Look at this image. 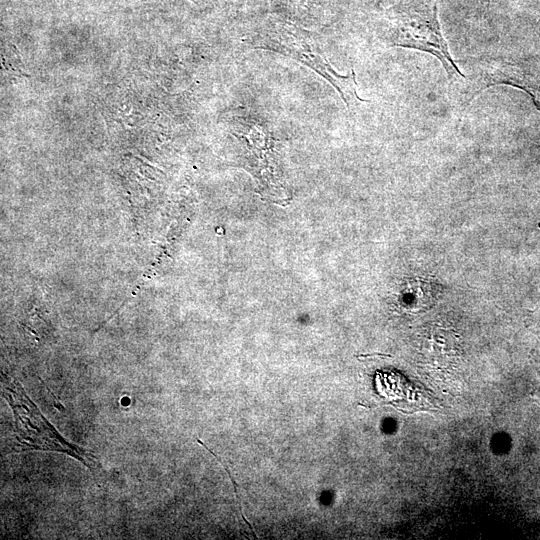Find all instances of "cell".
Listing matches in <instances>:
<instances>
[{"instance_id":"obj_1","label":"cell","mask_w":540,"mask_h":540,"mask_svg":"<svg viewBox=\"0 0 540 540\" xmlns=\"http://www.w3.org/2000/svg\"><path fill=\"white\" fill-rule=\"evenodd\" d=\"M250 45L256 49L286 55L313 69L336 89L348 109H353L366 101L357 94L354 71L351 70V73L346 76L337 73L318 43L302 30L277 26L255 36L250 41Z\"/></svg>"},{"instance_id":"obj_2","label":"cell","mask_w":540,"mask_h":540,"mask_svg":"<svg viewBox=\"0 0 540 540\" xmlns=\"http://www.w3.org/2000/svg\"><path fill=\"white\" fill-rule=\"evenodd\" d=\"M388 44L433 55L441 62L450 82L466 78L451 57L440 31L434 4L413 6L400 14L389 30Z\"/></svg>"},{"instance_id":"obj_3","label":"cell","mask_w":540,"mask_h":540,"mask_svg":"<svg viewBox=\"0 0 540 540\" xmlns=\"http://www.w3.org/2000/svg\"><path fill=\"white\" fill-rule=\"evenodd\" d=\"M494 85H509L525 91L540 111V82L531 75L522 73L519 67L507 63L496 64V62L488 66L482 73L475 95Z\"/></svg>"},{"instance_id":"obj_4","label":"cell","mask_w":540,"mask_h":540,"mask_svg":"<svg viewBox=\"0 0 540 540\" xmlns=\"http://www.w3.org/2000/svg\"><path fill=\"white\" fill-rule=\"evenodd\" d=\"M197 442L199 444H201L204 448H206V450H208L220 463L221 465L225 468V470L227 471L228 473V476L230 477L231 479V482L233 483V486H234V492H235V495H236V498H237V501H238V507H239V510H240V513H241V516L244 520V522L249 526V528L252 530V532L255 534V532L253 531V528L251 527L250 523L247 521V518L244 516L243 512H242V508H241V503H240V499H239V496H238V492H237V484L235 482V480L233 479V477L231 476V473L229 472V469L225 466V464L222 462V460L213 452L211 451L199 438H197ZM256 535V534H255Z\"/></svg>"}]
</instances>
